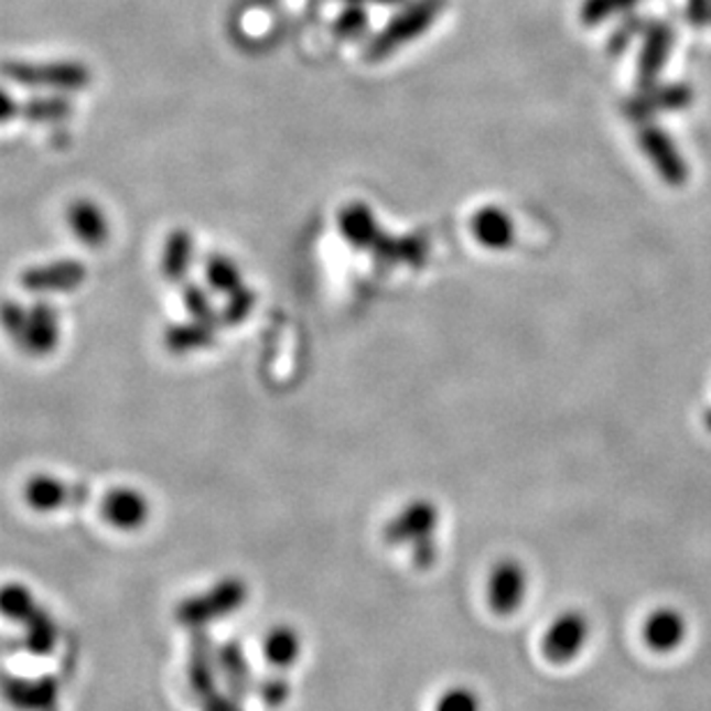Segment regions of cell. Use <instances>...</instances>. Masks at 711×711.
Here are the masks:
<instances>
[{
    "label": "cell",
    "mask_w": 711,
    "mask_h": 711,
    "mask_svg": "<svg viewBox=\"0 0 711 711\" xmlns=\"http://www.w3.org/2000/svg\"><path fill=\"white\" fill-rule=\"evenodd\" d=\"M0 76L6 82L42 90V93H84L93 84V72L86 63L78 61H17L6 58L0 61Z\"/></svg>",
    "instance_id": "obj_1"
},
{
    "label": "cell",
    "mask_w": 711,
    "mask_h": 711,
    "mask_svg": "<svg viewBox=\"0 0 711 711\" xmlns=\"http://www.w3.org/2000/svg\"><path fill=\"white\" fill-rule=\"evenodd\" d=\"M247 599L249 588L243 578H224V581L215 583L207 592L182 599L175 608V620L177 624L196 631L240 611Z\"/></svg>",
    "instance_id": "obj_2"
},
{
    "label": "cell",
    "mask_w": 711,
    "mask_h": 711,
    "mask_svg": "<svg viewBox=\"0 0 711 711\" xmlns=\"http://www.w3.org/2000/svg\"><path fill=\"white\" fill-rule=\"evenodd\" d=\"M442 6L444 0H417V3L406 8L399 17H394L371 40V44L366 49V58L371 63L385 61L391 54H397L401 46L410 44L419 35H424L431 29V23L438 19Z\"/></svg>",
    "instance_id": "obj_3"
},
{
    "label": "cell",
    "mask_w": 711,
    "mask_h": 711,
    "mask_svg": "<svg viewBox=\"0 0 711 711\" xmlns=\"http://www.w3.org/2000/svg\"><path fill=\"white\" fill-rule=\"evenodd\" d=\"M88 279V268L76 258L49 260L42 266L25 268L19 277V283L25 293L33 295H54V293H74Z\"/></svg>",
    "instance_id": "obj_4"
},
{
    "label": "cell",
    "mask_w": 711,
    "mask_h": 711,
    "mask_svg": "<svg viewBox=\"0 0 711 711\" xmlns=\"http://www.w3.org/2000/svg\"><path fill=\"white\" fill-rule=\"evenodd\" d=\"M90 488L86 484H67L49 474H35L23 486V499L33 511L51 514L63 507H82L88 503Z\"/></svg>",
    "instance_id": "obj_5"
},
{
    "label": "cell",
    "mask_w": 711,
    "mask_h": 711,
    "mask_svg": "<svg viewBox=\"0 0 711 711\" xmlns=\"http://www.w3.org/2000/svg\"><path fill=\"white\" fill-rule=\"evenodd\" d=\"M640 148L645 150V154L649 157L651 166L656 169V173L664 177L666 184L670 187H683L689 180V166L683 162L681 152L677 150V146L672 143V139L666 134L664 129H658L654 125H645L638 134Z\"/></svg>",
    "instance_id": "obj_6"
},
{
    "label": "cell",
    "mask_w": 711,
    "mask_h": 711,
    "mask_svg": "<svg viewBox=\"0 0 711 711\" xmlns=\"http://www.w3.org/2000/svg\"><path fill=\"white\" fill-rule=\"evenodd\" d=\"M99 516L116 530L137 532L150 518V503L141 491L118 486L101 497Z\"/></svg>",
    "instance_id": "obj_7"
},
{
    "label": "cell",
    "mask_w": 711,
    "mask_h": 711,
    "mask_svg": "<svg viewBox=\"0 0 711 711\" xmlns=\"http://www.w3.org/2000/svg\"><path fill=\"white\" fill-rule=\"evenodd\" d=\"M61 315L54 304L37 300L29 306V327H25L19 351L33 357H46L58 348Z\"/></svg>",
    "instance_id": "obj_8"
},
{
    "label": "cell",
    "mask_w": 711,
    "mask_h": 711,
    "mask_svg": "<svg viewBox=\"0 0 711 711\" xmlns=\"http://www.w3.org/2000/svg\"><path fill=\"white\" fill-rule=\"evenodd\" d=\"M438 523V511L427 499H419V503L408 505L397 518H391L385 528V541L397 546V543H421L429 541Z\"/></svg>",
    "instance_id": "obj_9"
},
{
    "label": "cell",
    "mask_w": 711,
    "mask_h": 711,
    "mask_svg": "<svg viewBox=\"0 0 711 711\" xmlns=\"http://www.w3.org/2000/svg\"><path fill=\"white\" fill-rule=\"evenodd\" d=\"M588 622L578 613H567L556 620L546 636H543V651L548 656V661L552 664H564L571 661V658L578 654L585 645L588 638Z\"/></svg>",
    "instance_id": "obj_10"
},
{
    "label": "cell",
    "mask_w": 711,
    "mask_h": 711,
    "mask_svg": "<svg viewBox=\"0 0 711 711\" xmlns=\"http://www.w3.org/2000/svg\"><path fill=\"white\" fill-rule=\"evenodd\" d=\"M67 226L74 237L86 247H101L109 240L111 224L104 209L90 198H76L67 205Z\"/></svg>",
    "instance_id": "obj_11"
},
{
    "label": "cell",
    "mask_w": 711,
    "mask_h": 711,
    "mask_svg": "<svg viewBox=\"0 0 711 711\" xmlns=\"http://www.w3.org/2000/svg\"><path fill=\"white\" fill-rule=\"evenodd\" d=\"M525 573L516 562H499L488 578V603L497 615H511L525 596Z\"/></svg>",
    "instance_id": "obj_12"
},
{
    "label": "cell",
    "mask_w": 711,
    "mask_h": 711,
    "mask_svg": "<svg viewBox=\"0 0 711 711\" xmlns=\"http://www.w3.org/2000/svg\"><path fill=\"white\" fill-rule=\"evenodd\" d=\"M0 691H3V698L17 709L40 711V709H49L56 702L58 681L54 677H42V679L3 677L0 679Z\"/></svg>",
    "instance_id": "obj_13"
},
{
    "label": "cell",
    "mask_w": 711,
    "mask_h": 711,
    "mask_svg": "<svg viewBox=\"0 0 711 711\" xmlns=\"http://www.w3.org/2000/svg\"><path fill=\"white\" fill-rule=\"evenodd\" d=\"M693 99V93L689 86H666V88H647L636 99H631L624 114L631 120H647L654 114L664 111H679L687 109Z\"/></svg>",
    "instance_id": "obj_14"
},
{
    "label": "cell",
    "mask_w": 711,
    "mask_h": 711,
    "mask_svg": "<svg viewBox=\"0 0 711 711\" xmlns=\"http://www.w3.org/2000/svg\"><path fill=\"white\" fill-rule=\"evenodd\" d=\"M217 651H213V645H209V638L203 634V628H196L190 645L187 677L198 700L217 691Z\"/></svg>",
    "instance_id": "obj_15"
},
{
    "label": "cell",
    "mask_w": 711,
    "mask_h": 711,
    "mask_svg": "<svg viewBox=\"0 0 711 711\" xmlns=\"http://www.w3.org/2000/svg\"><path fill=\"white\" fill-rule=\"evenodd\" d=\"M338 233L355 249H371L380 237V226L374 209L366 203H348L338 213Z\"/></svg>",
    "instance_id": "obj_16"
},
{
    "label": "cell",
    "mask_w": 711,
    "mask_h": 711,
    "mask_svg": "<svg viewBox=\"0 0 711 711\" xmlns=\"http://www.w3.org/2000/svg\"><path fill=\"white\" fill-rule=\"evenodd\" d=\"M672 46V31L666 23H656L645 33L643 54L638 61V86L640 90L654 88L656 78L661 74Z\"/></svg>",
    "instance_id": "obj_17"
},
{
    "label": "cell",
    "mask_w": 711,
    "mask_h": 711,
    "mask_svg": "<svg viewBox=\"0 0 711 711\" xmlns=\"http://www.w3.org/2000/svg\"><path fill=\"white\" fill-rule=\"evenodd\" d=\"M219 323L207 321H187V323H173L164 332V346L173 355H190L196 351H205L215 344Z\"/></svg>",
    "instance_id": "obj_18"
},
{
    "label": "cell",
    "mask_w": 711,
    "mask_h": 711,
    "mask_svg": "<svg viewBox=\"0 0 711 711\" xmlns=\"http://www.w3.org/2000/svg\"><path fill=\"white\" fill-rule=\"evenodd\" d=\"M194 262V235L187 228H175L169 233L166 245L162 249V277L169 283L187 281L190 268Z\"/></svg>",
    "instance_id": "obj_19"
},
{
    "label": "cell",
    "mask_w": 711,
    "mask_h": 711,
    "mask_svg": "<svg viewBox=\"0 0 711 711\" xmlns=\"http://www.w3.org/2000/svg\"><path fill=\"white\" fill-rule=\"evenodd\" d=\"M472 235L474 240L480 245L488 247V249H507L514 243V222L507 217V213H503L499 207H482L477 215L472 217Z\"/></svg>",
    "instance_id": "obj_20"
},
{
    "label": "cell",
    "mask_w": 711,
    "mask_h": 711,
    "mask_svg": "<svg viewBox=\"0 0 711 711\" xmlns=\"http://www.w3.org/2000/svg\"><path fill=\"white\" fill-rule=\"evenodd\" d=\"M217 670L226 679V687L230 689L233 698H245L251 689V670L245 647L237 640H228L217 649Z\"/></svg>",
    "instance_id": "obj_21"
},
{
    "label": "cell",
    "mask_w": 711,
    "mask_h": 711,
    "mask_svg": "<svg viewBox=\"0 0 711 711\" xmlns=\"http://www.w3.org/2000/svg\"><path fill=\"white\" fill-rule=\"evenodd\" d=\"M302 654V638L293 626L279 624L268 631L266 640H262V656L272 668L286 670L293 668L300 661Z\"/></svg>",
    "instance_id": "obj_22"
},
{
    "label": "cell",
    "mask_w": 711,
    "mask_h": 711,
    "mask_svg": "<svg viewBox=\"0 0 711 711\" xmlns=\"http://www.w3.org/2000/svg\"><path fill=\"white\" fill-rule=\"evenodd\" d=\"M683 634H687V624L683 617L670 608L656 611L649 615L645 624V640L656 651H670L681 645Z\"/></svg>",
    "instance_id": "obj_23"
},
{
    "label": "cell",
    "mask_w": 711,
    "mask_h": 711,
    "mask_svg": "<svg viewBox=\"0 0 711 711\" xmlns=\"http://www.w3.org/2000/svg\"><path fill=\"white\" fill-rule=\"evenodd\" d=\"M74 114V104L69 95L49 93L25 99L21 104V116L35 125H58Z\"/></svg>",
    "instance_id": "obj_24"
},
{
    "label": "cell",
    "mask_w": 711,
    "mask_h": 711,
    "mask_svg": "<svg viewBox=\"0 0 711 711\" xmlns=\"http://www.w3.org/2000/svg\"><path fill=\"white\" fill-rule=\"evenodd\" d=\"M25 628V636H23V645L31 654L37 656H46L56 649L58 645V626L56 620L51 617L42 605L35 611V615L23 624Z\"/></svg>",
    "instance_id": "obj_25"
},
{
    "label": "cell",
    "mask_w": 711,
    "mask_h": 711,
    "mask_svg": "<svg viewBox=\"0 0 711 711\" xmlns=\"http://www.w3.org/2000/svg\"><path fill=\"white\" fill-rule=\"evenodd\" d=\"M40 608L37 599L23 583H6L0 588V615L14 624H25Z\"/></svg>",
    "instance_id": "obj_26"
},
{
    "label": "cell",
    "mask_w": 711,
    "mask_h": 711,
    "mask_svg": "<svg viewBox=\"0 0 711 711\" xmlns=\"http://www.w3.org/2000/svg\"><path fill=\"white\" fill-rule=\"evenodd\" d=\"M205 279H207V286L222 295H230L237 291V288L245 286L243 272L237 268V262L224 254H215L205 260Z\"/></svg>",
    "instance_id": "obj_27"
},
{
    "label": "cell",
    "mask_w": 711,
    "mask_h": 711,
    "mask_svg": "<svg viewBox=\"0 0 711 711\" xmlns=\"http://www.w3.org/2000/svg\"><path fill=\"white\" fill-rule=\"evenodd\" d=\"M0 327L6 330V334L12 338V344L19 348L25 327H29V306H23L14 300L0 302Z\"/></svg>",
    "instance_id": "obj_28"
},
{
    "label": "cell",
    "mask_w": 711,
    "mask_h": 711,
    "mask_svg": "<svg viewBox=\"0 0 711 711\" xmlns=\"http://www.w3.org/2000/svg\"><path fill=\"white\" fill-rule=\"evenodd\" d=\"M182 302H184V306H187L192 319L207 321V323H222L219 315L215 313L213 300H209V295L203 291L198 283H184Z\"/></svg>",
    "instance_id": "obj_29"
},
{
    "label": "cell",
    "mask_w": 711,
    "mask_h": 711,
    "mask_svg": "<svg viewBox=\"0 0 711 711\" xmlns=\"http://www.w3.org/2000/svg\"><path fill=\"white\" fill-rule=\"evenodd\" d=\"M226 304L222 309V315H219V321L224 325H237V323H243L247 315L251 313L254 304H256V293L251 291V288L243 286V288H237L235 293L226 295Z\"/></svg>",
    "instance_id": "obj_30"
},
{
    "label": "cell",
    "mask_w": 711,
    "mask_h": 711,
    "mask_svg": "<svg viewBox=\"0 0 711 711\" xmlns=\"http://www.w3.org/2000/svg\"><path fill=\"white\" fill-rule=\"evenodd\" d=\"M435 711H480V700L467 689H450L435 702Z\"/></svg>",
    "instance_id": "obj_31"
},
{
    "label": "cell",
    "mask_w": 711,
    "mask_h": 711,
    "mask_svg": "<svg viewBox=\"0 0 711 711\" xmlns=\"http://www.w3.org/2000/svg\"><path fill=\"white\" fill-rule=\"evenodd\" d=\"M258 696L266 700L270 707H279L291 696V683L283 677H268L258 683Z\"/></svg>",
    "instance_id": "obj_32"
},
{
    "label": "cell",
    "mask_w": 711,
    "mask_h": 711,
    "mask_svg": "<svg viewBox=\"0 0 711 711\" xmlns=\"http://www.w3.org/2000/svg\"><path fill=\"white\" fill-rule=\"evenodd\" d=\"M366 23H368V19H366L364 10L357 8V6H353V8H348L344 14L338 17V21H336V33L344 35V37H357L366 29Z\"/></svg>",
    "instance_id": "obj_33"
},
{
    "label": "cell",
    "mask_w": 711,
    "mask_h": 711,
    "mask_svg": "<svg viewBox=\"0 0 711 711\" xmlns=\"http://www.w3.org/2000/svg\"><path fill=\"white\" fill-rule=\"evenodd\" d=\"M617 12L615 0H585L581 8V19L588 25H596Z\"/></svg>",
    "instance_id": "obj_34"
},
{
    "label": "cell",
    "mask_w": 711,
    "mask_h": 711,
    "mask_svg": "<svg viewBox=\"0 0 711 711\" xmlns=\"http://www.w3.org/2000/svg\"><path fill=\"white\" fill-rule=\"evenodd\" d=\"M201 707L203 711H240L237 707V700L230 696H224L222 691H213L209 696L201 698Z\"/></svg>",
    "instance_id": "obj_35"
},
{
    "label": "cell",
    "mask_w": 711,
    "mask_h": 711,
    "mask_svg": "<svg viewBox=\"0 0 711 711\" xmlns=\"http://www.w3.org/2000/svg\"><path fill=\"white\" fill-rule=\"evenodd\" d=\"M17 116H21V104L8 88L0 86V125L12 122Z\"/></svg>",
    "instance_id": "obj_36"
},
{
    "label": "cell",
    "mask_w": 711,
    "mask_h": 711,
    "mask_svg": "<svg viewBox=\"0 0 711 711\" xmlns=\"http://www.w3.org/2000/svg\"><path fill=\"white\" fill-rule=\"evenodd\" d=\"M689 19L693 23H707L711 19V0H689Z\"/></svg>",
    "instance_id": "obj_37"
},
{
    "label": "cell",
    "mask_w": 711,
    "mask_h": 711,
    "mask_svg": "<svg viewBox=\"0 0 711 711\" xmlns=\"http://www.w3.org/2000/svg\"><path fill=\"white\" fill-rule=\"evenodd\" d=\"M636 3V0H615V6H617V10H628L631 6H634Z\"/></svg>",
    "instance_id": "obj_38"
},
{
    "label": "cell",
    "mask_w": 711,
    "mask_h": 711,
    "mask_svg": "<svg viewBox=\"0 0 711 711\" xmlns=\"http://www.w3.org/2000/svg\"><path fill=\"white\" fill-rule=\"evenodd\" d=\"M376 3H380V6H394V3H399V0H376Z\"/></svg>",
    "instance_id": "obj_39"
},
{
    "label": "cell",
    "mask_w": 711,
    "mask_h": 711,
    "mask_svg": "<svg viewBox=\"0 0 711 711\" xmlns=\"http://www.w3.org/2000/svg\"><path fill=\"white\" fill-rule=\"evenodd\" d=\"M351 3H359V0H351Z\"/></svg>",
    "instance_id": "obj_40"
}]
</instances>
